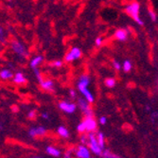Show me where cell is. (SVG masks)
Instances as JSON below:
<instances>
[{"instance_id":"e0dca14e","label":"cell","mask_w":158,"mask_h":158,"mask_svg":"<svg viewBox=\"0 0 158 158\" xmlns=\"http://www.w3.org/2000/svg\"><path fill=\"white\" fill-rule=\"evenodd\" d=\"M97 140H98V143L99 147L103 150L104 149V136H103L102 133H98L97 135Z\"/></svg>"},{"instance_id":"7402d4cb","label":"cell","mask_w":158,"mask_h":158,"mask_svg":"<svg viewBox=\"0 0 158 158\" xmlns=\"http://www.w3.org/2000/svg\"><path fill=\"white\" fill-rule=\"evenodd\" d=\"M102 156L103 157H107V158H111V157H118V156H117V155H114V154H112L111 153V152L110 151H108V150H105L104 152H103V153H102Z\"/></svg>"},{"instance_id":"d4e9b609","label":"cell","mask_w":158,"mask_h":158,"mask_svg":"<svg viewBox=\"0 0 158 158\" xmlns=\"http://www.w3.org/2000/svg\"><path fill=\"white\" fill-rule=\"evenodd\" d=\"M33 70H34V73H35V75H36V77H37L38 81L41 82L43 80H42V75H41V73H40V71L37 69V67H36V68H33Z\"/></svg>"},{"instance_id":"3957f363","label":"cell","mask_w":158,"mask_h":158,"mask_svg":"<svg viewBox=\"0 0 158 158\" xmlns=\"http://www.w3.org/2000/svg\"><path fill=\"white\" fill-rule=\"evenodd\" d=\"M11 48H12L13 51L16 54H18L19 56L26 57L28 55V51H27V48L22 44V43H20L18 41H13L11 43Z\"/></svg>"},{"instance_id":"ffe728a7","label":"cell","mask_w":158,"mask_h":158,"mask_svg":"<svg viewBox=\"0 0 158 158\" xmlns=\"http://www.w3.org/2000/svg\"><path fill=\"white\" fill-rule=\"evenodd\" d=\"M105 85L109 88H112L114 87V85H116V80L114 79H112V78H109L107 80H105Z\"/></svg>"},{"instance_id":"8992f818","label":"cell","mask_w":158,"mask_h":158,"mask_svg":"<svg viewBox=\"0 0 158 158\" xmlns=\"http://www.w3.org/2000/svg\"><path fill=\"white\" fill-rule=\"evenodd\" d=\"M59 107H60L61 110H63V111H64L65 113H68V114H72L76 110V105L74 103H70V102H60Z\"/></svg>"},{"instance_id":"f546056e","label":"cell","mask_w":158,"mask_h":158,"mask_svg":"<svg viewBox=\"0 0 158 158\" xmlns=\"http://www.w3.org/2000/svg\"><path fill=\"white\" fill-rule=\"evenodd\" d=\"M106 122H107V118L105 117H102V118H99V123L102 124V125H104Z\"/></svg>"},{"instance_id":"9c48e42d","label":"cell","mask_w":158,"mask_h":158,"mask_svg":"<svg viewBox=\"0 0 158 158\" xmlns=\"http://www.w3.org/2000/svg\"><path fill=\"white\" fill-rule=\"evenodd\" d=\"M114 37L119 41H125L128 38V31L126 30H122V28H120V30H118L116 31V33H114Z\"/></svg>"},{"instance_id":"4316f807","label":"cell","mask_w":158,"mask_h":158,"mask_svg":"<svg viewBox=\"0 0 158 158\" xmlns=\"http://www.w3.org/2000/svg\"><path fill=\"white\" fill-rule=\"evenodd\" d=\"M52 65L55 67H61L63 65V63H62V61H55L52 63Z\"/></svg>"},{"instance_id":"83f0119b","label":"cell","mask_w":158,"mask_h":158,"mask_svg":"<svg viewBox=\"0 0 158 158\" xmlns=\"http://www.w3.org/2000/svg\"><path fill=\"white\" fill-rule=\"evenodd\" d=\"M114 67L116 70H120L121 65H120V64L118 62H114Z\"/></svg>"},{"instance_id":"5b68a950","label":"cell","mask_w":158,"mask_h":158,"mask_svg":"<svg viewBox=\"0 0 158 158\" xmlns=\"http://www.w3.org/2000/svg\"><path fill=\"white\" fill-rule=\"evenodd\" d=\"M83 124L85 126V131L94 132L97 129V122L92 117H86L83 120Z\"/></svg>"},{"instance_id":"30bf717a","label":"cell","mask_w":158,"mask_h":158,"mask_svg":"<svg viewBox=\"0 0 158 158\" xmlns=\"http://www.w3.org/2000/svg\"><path fill=\"white\" fill-rule=\"evenodd\" d=\"M41 86L43 88H44L45 90H48V91H52L54 89V83L52 81H42L40 82Z\"/></svg>"},{"instance_id":"ac0fdd59","label":"cell","mask_w":158,"mask_h":158,"mask_svg":"<svg viewBox=\"0 0 158 158\" xmlns=\"http://www.w3.org/2000/svg\"><path fill=\"white\" fill-rule=\"evenodd\" d=\"M58 134L64 138H68L69 137V132L66 130L64 127H59L58 128Z\"/></svg>"},{"instance_id":"6da1fadb","label":"cell","mask_w":158,"mask_h":158,"mask_svg":"<svg viewBox=\"0 0 158 158\" xmlns=\"http://www.w3.org/2000/svg\"><path fill=\"white\" fill-rule=\"evenodd\" d=\"M139 9L140 6L137 2H133L132 4H130L129 6L126 7V11L129 15H131L133 17V19L140 26L143 25V21L140 19L139 17Z\"/></svg>"},{"instance_id":"d590c367","label":"cell","mask_w":158,"mask_h":158,"mask_svg":"<svg viewBox=\"0 0 158 158\" xmlns=\"http://www.w3.org/2000/svg\"><path fill=\"white\" fill-rule=\"evenodd\" d=\"M71 152H72V151H68V152H66V154L64 155V157H70V156H71Z\"/></svg>"},{"instance_id":"f35d334b","label":"cell","mask_w":158,"mask_h":158,"mask_svg":"<svg viewBox=\"0 0 158 158\" xmlns=\"http://www.w3.org/2000/svg\"><path fill=\"white\" fill-rule=\"evenodd\" d=\"M2 129H3V127H2V125H1V124H0V130H2Z\"/></svg>"},{"instance_id":"2e32d148","label":"cell","mask_w":158,"mask_h":158,"mask_svg":"<svg viewBox=\"0 0 158 158\" xmlns=\"http://www.w3.org/2000/svg\"><path fill=\"white\" fill-rule=\"evenodd\" d=\"M90 82V80L87 76H85V75H81L80 77V80H79V83L78 85H82V86H86L87 87V85L89 84Z\"/></svg>"},{"instance_id":"8fae6325","label":"cell","mask_w":158,"mask_h":158,"mask_svg":"<svg viewBox=\"0 0 158 158\" xmlns=\"http://www.w3.org/2000/svg\"><path fill=\"white\" fill-rule=\"evenodd\" d=\"M80 91L82 93V95L84 96L85 99L87 100L88 102H94V97H93L92 93H90V91L87 89V87L82 88V89H81Z\"/></svg>"},{"instance_id":"1f68e13d","label":"cell","mask_w":158,"mask_h":158,"mask_svg":"<svg viewBox=\"0 0 158 158\" xmlns=\"http://www.w3.org/2000/svg\"><path fill=\"white\" fill-rule=\"evenodd\" d=\"M34 117H35V111H31L28 113V118H33Z\"/></svg>"},{"instance_id":"4dcf8cb0","label":"cell","mask_w":158,"mask_h":158,"mask_svg":"<svg viewBox=\"0 0 158 158\" xmlns=\"http://www.w3.org/2000/svg\"><path fill=\"white\" fill-rule=\"evenodd\" d=\"M81 141L82 144H86V143H87V137H86V135H82Z\"/></svg>"},{"instance_id":"cb8c5ba5","label":"cell","mask_w":158,"mask_h":158,"mask_svg":"<svg viewBox=\"0 0 158 158\" xmlns=\"http://www.w3.org/2000/svg\"><path fill=\"white\" fill-rule=\"evenodd\" d=\"M77 130H78L80 133H84V132H85V126H84L83 122H81V123H80V124L78 125Z\"/></svg>"},{"instance_id":"d6986e66","label":"cell","mask_w":158,"mask_h":158,"mask_svg":"<svg viewBox=\"0 0 158 158\" xmlns=\"http://www.w3.org/2000/svg\"><path fill=\"white\" fill-rule=\"evenodd\" d=\"M70 53L73 55V57L75 58V60H76V59H79L80 57H81V52L80 48H73L72 49L70 50Z\"/></svg>"},{"instance_id":"74e56055","label":"cell","mask_w":158,"mask_h":158,"mask_svg":"<svg viewBox=\"0 0 158 158\" xmlns=\"http://www.w3.org/2000/svg\"><path fill=\"white\" fill-rule=\"evenodd\" d=\"M150 109H151V108H150V106H149V105H147V110H148V111H149V110H150Z\"/></svg>"},{"instance_id":"4fadbf2b","label":"cell","mask_w":158,"mask_h":158,"mask_svg":"<svg viewBox=\"0 0 158 158\" xmlns=\"http://www.w3.org/2000/svg\"><path fill=\"white\" fill-rule=\"evenodd\" d=\"M13 81L15 82V83H18V84L25 83L26 82V78L24 77V75L21 72H18V73H16L15 76H14Z\"/></svg>"},{"instance_id":"836d02e7","label":"cell","mask_w":158,"mask_h":158,"mask_svg":"<svg viewBox=\"0 0 158 158\" xmlns=\"http://www.w3.org/2000/svg\"><path fill=\"white\" fill-rule=\"evenodd\" d=\"M70 96H71V98H73L76 97V93H75V91H74L73 89H71V90H70Z\"/></svg>"},{"instance_id":"8d00e7d4","label":"cell","mask_w":158,"mask_h":158,"mask_svg":"<svg viewBox=\"0 0 158 158\" xmlns=\"http://www.w3.org/2000/svg\"><path fill=\"white\" fill-rule=\"evenodd\" d=\"M42 117H43V118H45V119H48V114H43Z\"/></svg>"},{"instance_id":"277c9868","label":"cell","mask_w":158,"mask_h":158,"mask_svg":"<svg viewBox=\"0 0 158 158\" xmlns=\"http://www.w3.org/2000/svg\"><path fill=\"white\" fill-rule=\"evenodd\" d=\"M79 106L83 111V113L86 117H92L93 116V111L90 109V107L88 105V102L86 99L84 100L83 98H79Z\"/></svg>"},{"instance_id":"e575fe53","label":"cell","mask_w":158,"mask_h":158,"mask_svg":"<svg viewBox=\"0 0 158 158\" xmlns=\"http://www.w3.org/2000/svg\"><path fill=\"white\" fill-rule=\"evenodd\" d=\"M152 118H158V112H153L152 113Z\"/></svg>"},{"instance_id":"7c38bea8","label":"cell","mask_w":158,"mask_h":158,"mask_svg":"<svg viewBox=\"0 0 158 158\" xmlns=\"http://www.w3.org/2000/svg\"><path fill=\"white\" fill-rule=\"evenodd\" d=\"M43 60H44V58H43V56H37L35 57V58H33L31 62V66L32 68H36L42 62Z\"/></svg>"},{"instance_id":"44dd1931","label":"cell","mask_w":158,"mask_h":158,"mask_svg":"<svg viewBox=\"0 0 158 158\" xmlns=\"http://www.w3.org/2000/svg\"><path fill=\"white\" fill-rule=\"evenodd\" d=\"M132 69V64L130 61H125L123 64V70L125 72H130Z\"/></svg>"},{"instance_id":"9a60e30c","label":"cell","mask_w":158,"mask_h":158,"mask_svg":"<svg viewBox=\"0 0 158 158\" xmlns=\"http://www.w3.org/2000/svg\"><path fill=\"white\" fill-rule=\"evenodd\" d=\"M47 152L52 156H55V157H58L61 155V152L58 150V149H56V148H53V147H48L47 148Z\"/></svg>"},{"instance_id":"d6a6232c","label":"cell","mask_w":158,"mask_h":158,"mask_svg":"<svg viewBox=\"0 0 158 158\" xmlns=\"http://www.w3.org/2000/svg\"><path fill=\"white\" fill-rule=\"evenodd\" d=\"M0 40L4 41V38H3V30H2L1 27H0Z\"/></svg>"},{"instance_id":"52a82bcc","label":"cell","mask_w":158,"mask_h":158,"mask_svg":"<svg viewBox=\"0 0 158 158\" xmlns=\"http://www.w3.org/2000/svg\"><path fill=\"white\" fill-rule=\"evenodd\" d=\"M76 156L80 158H89L90 152L85 146H79L78 150L76 151Z\"/></svg>"},{"instance_id":"603a6c76","label":"cell","mask_w":158,"mask_h":158,"mask_svg":"<svg viewBox=\"0 0 158 158\" xmlns=\"http://www.w3.org/2000/svg\"><path fill=\"white\" fill-rule=\"evenodd\" d=\"M74 60H75V58L73 57V55L71 54L70 52H68V53L66 54V56H65V61L69 63V62H72V61H74Z\"/></svg>"},{"instance_id":"f1b7e54d","label":"cell","mask_w":158,"mask_h":158,"mask_svg":"<svg viewBox=\"0 0 158 158\" xmlns=\"http://www.w3.org/2000/svg\"><path fill=\"white\" fill-rule=\"evenodd\" d=\"M102 44V38L98 37V38L96 39V45H97L98 47H99Z\"/></svg>"},{"instance_id":"484cf974","label":"cell","mask_w":158,"mask_h":158,"mask_svg":"<svg viewBox=\"0 0 158 158\" xmlns=\"http://www.w3.org/2000/svg\"><path fill=\"white\" fill-rule=\"evenodd\" d=\"M149 14H150V17H151V19H152V21H155V20H156V14H155L152 10H149Z\"/></svg>"},{"instance_id":"7a4b0ae2","label":"cell","mask_w":158,"mask_h":158,"mask_svg":"<svg viewBox=\"0 0 158 158\" xmlns=\"http://www.w3.org/2000/svg\"><path fill=\"white\" fill-rule=\"evenodd\" d=\"M88 137H89V147H90V150L92 151V152H94L97 155H102V149L99 147L98 140H97V137L94 135V133L93 132L90 133Z\"/></svg>"},{"instance_id":"ba28073f","label":"cell","mask_w":158,"mask_h":158,"mask_svg":"<svg viewBox=\"0 0 158 158\" xmlns=\"http://www.w3.org/2000/svg\"><path fill=\"white\" fill-rule=\"evenodd\" d=\"M46 133H47L46 128L40 126V127H36V128H31L28 135H30V136H31V137H35L37 135H44Z\"/></svg>"},{"instance_id":"5bb4252c","label":"cell","mask_w":158,"mask_h":158,"mask_svg":"<svg viewBox=\"0 0 158 158\" xmlns=\"http://www.w3.org/2000/svg\"><path fill=\"white\" fill-rule=\"evenodd\" d=\"M12 76H13L12 73L8 69H4L0 72V78H1L2 80H9L10 78H12Z\"/></svg>"}]
</instances>
